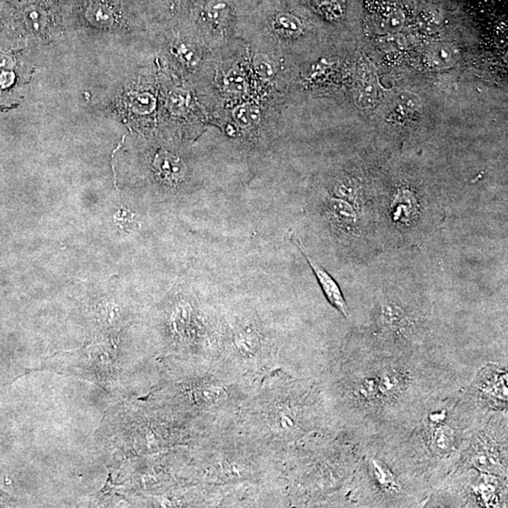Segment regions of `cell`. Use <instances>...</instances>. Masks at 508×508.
<instances>
[{
  "instance_id": "obj_1",
  "label": "cell",
  "mask_w": 508,
  "mask_h": 508,
  "mask_svg": "<svg viewBox=\"0 0 508 508\" xmlns=\"http://www.w3.org/2000/svg\"><path fill=\"white\" fill-rule=\"evenodd\" d=\"M321 208L332 234L342 242L361 243L369 235L370 223L346 201L326 197Z\"/></svg>"
},
{
  "instance_id": "obj_2",
  "label": "cell",
  "mask_w": 508,
  "mask_h": 508,
  "mask_svg": "<svg viewBox=\"0 0 508 508\" xmlns=\"http://www.w3.org/2000/svg\"><path fill=\"white\" fill-rule=\"evenodd\" d=\"M290 239L294 242L297 248L300 249L301 254H303L304 258H305L309 266H311L312 272L317 278L318 283L322 289L324 295L329 303L334 307L335 309L338 310L344 317H349V310L347 307L346 300H344L343 293L337 281L332 278V275L317 262L314 258L311 256L307 252L305 246L300 238L295 237L294 234L290 232Z\"/></svg>"
},
{
  "instance_id": "obj_3",
  "label": "cell",
  "mask_w": 508,
  "mask_h": 508,
  "mask_svg": "<svg viewBox=\"0 0 508 508\" xmlns=\"http://www.w3.org/2000/svg\"><path fill=\"white\" fill-rule=\"evenodd\" d=\"M262 332L254 322L242 321L232 328L230 340L232 349L243 357L252 358L262 346Z\"/></svg>"
},
{
  "instance_id": "obj_4",
  "label": "cell",
  "mask_w": 508,
  "mask_h": 508,
  "mask_svg": "<svg viewBox=\"0 0 508 508\" xmlns=\"http://www.w3.org/2000/svg\"><path fill=\"white\" fill-rule=\"evenodd\" d=\"M154 167L162 180L171 184L180 183L186 172V167L183 160L168 152H162L157 154Z\"/></svg>"
},
{
  "instance_id": "obj_5",
  "label": "cell",
  "mask_w": 508,
  "mask_h": 508,
  "mask_svg": "<svg viewBox=\"0 0 508 508\" xmlns=\"http://www.w3.org/2000/svg\"><path fill=\"white\" fill-rule=\"evenodd\" d=\"M86 18L94 27L111 28L114 24L113 9L103 3H94L87 9Z\"/></svg>"
},
{
  "instance_id": "obj_6",
  "label": "cell",
  "mask_w": 508,
  "mask_h": 508,
  "mask_svg": "<svg viewBox=\"0 0 508 508\" xmlns=\"http://www.w3.org/2000/svg\"><path fill=\"white\" fill-rule=\"evenodd\" d=\"M232 118L241 128L251 129L260 123L261 113L257 106L247 103L237 106L232 111Z\"/></svg>"
},
{
  "instance_id": "obj_7",
  "label": "cell",
  "mask_w": 508,
  "mask_h": 508,
  "mask_svg": "<svg viewBox=\"0 0 508 508\" xmlns=\"http://www.w3.org/2000/svg\"><path fill=\"white\" fill-rule=\"evenodd\" d=\"M23 21L28 30L33 33H41L47 28L48 17L44 9L39 6H30L23 13Z\"/></svg>"
},
{
  "instance_id": "obj_8",
  "label": "cell",
  "mask_w": 508,
  "mask_h": 508,
  "mask_svg": "<svg viewBox=\"0 0 508 508\" xmlns=\"http://www.w3.org/2000/svg\"><path fill=\"white\" fill-rule=\"evenodd\" d=\"M273 25L275 30L278 33L283 34V35H297L301 31L300 19L288 13L277 14V16L275 17Z\"/></svg>"
},
{
  "instance_id": "obj_9",
  "label": "cell",
  "mask_w": 508,
  "mask_h": 508,
  "mask_svg": "<svg viewBox=\"0 0 508 508\" xmlns=\"http://www.w3.org/2000/svg\"><path fill=\"white\" fill-rule=\"evenodd\" d=\"M455 434L451 427L447 426L438 427L433 432L432 446L436 451L444 453L452 449Z\"/></svg>"
},
{
  "instance_id": "obj_10",
  "label": "cell",
  "mask_w": 508,
  "mask_h": 508,
  "mask_svg": "<svg viewBox=\"0 0 508 508\" xmlns=\"http://www.w3.org/2000/svg\"><path fill=\"white\" fill-rule=\"evenodd\" d=\"M431 62L433 64L440 68L449 67L456 62L458 54V50L453 48L452 45H437L432 50Z\"/></svg>"
},
{
  "instance_id": "obj_11",
  "label": "cell",
  "mask_w": 508,
  "mask_h": 508,
  "mask_svg": "<svg viewBox=\"0 0 508 508\" xmlns=\"http://www.w3.org/2000/svg\"><path fill=\"white\" fill-rule=\"evenodd\" d=\"M189 94L183 89H174L169 93L167 99V106L169 111L174 115H183L188 110Z\"/></svg>"
},
{
  "instance_id": "obj_12",
  "label": "cell",
  "mask_w": 508,
  "mask_h": 508,
  "mask_svg": "<svg viewBox=\"0 0 508 508\" xmlns=\"http://www.w3.org/2000/svg\"><path fill=\"white\" fill-rule=\"evenodd\" d=\"M472 461L476 468L486 472H493L499 466L497 456L489 448L478 449L473 453Z\"/></svg>"
},
{
  "instance_id": "obj_13",
  "label": "cell",
  "mask_w": 508,
  "mask_h": 508,
  "mask_svg": "<svg viewBox=\"0 0 508 508\" xmlns=\"http://www.w3.org/2000/svg\"><path fill=\"white\" fill-rule=\"evenodd\" d=\"M372 470L378 485L385 490H395L397 487L394 475L391 470L378 461L372 462Z\"/></svg>"
},
{
  "instance_id": "obj_14",
  "label": "cell",
  "mask_w": 508,
  "mask_h": 508,
  "mask_svg": "<svg viewBox=\"0 0 508 508\" xmlns=\"http://www.w3.org/2000/svg\"><path fill=\"white\" fill-rule=\"evenodd\" d=\"M206 16L214 25L222 24L229 13L228 3L225 0H210L206 6Z\"/></svg>"
},
{
  "instance_id": "obj_15",
  "label": "cell",
  "mask_w": 508,
  "mask_h": 508,
  "mask_svg": "<svg viewBox=\"0 0 508 508\" xmlns=\"http://www.w3.org/2000/svg\"><path fill=\"white\" fill-rule=\"evenodd\" d=\"M377 385L378 394L385 396V397H392V396L398 395L400 391L402 380L397 376L389 373L378 380Z\"/></svg>"
},
{
  "instance_id": "obj_16",
  "label": "cell",
  "mask_w": 508,
  "mask_h": 508,
  "mask_svg": "<svg viewBox=\"0 0 508 508\" xmlns=\"http://www.w3.org/2000/svg\"><path fill=\"white\" fill-rule=\"evenodd\" d=\"M223 85L227 91L231 94H239L246 91V80L240 71L231 70L227 73L223 79Z\"/></svg>"
},
{
  "instance_id": "obj_17",
  "label": "cell",
  "mask_w": 508,
  "mask_h": 508,
  "mask_svg": "<svg viewBox=\"0 0 508 508\" xmlns=\"http://www.w3.org/2000/svg\"><path fill=\"white\" fill-rule=\"evenodd\" d=\"M255 71L264 80H271L275 76L273 63L265 55H256L254 60Z\"/></svg>"
},
{
  "instance_id": "obj_18",
  "label": "cell",
  "mask_w": 508,
  "mask_h": 508,
  "mask_svg": "<svg viewBox=\"0 0 508 508\" xmlns=\"http://www.w3.org/2000/svg\"><path fill=\"white\" fill-rule=\"evenodd\" d=\"M176 53L179 56L182 62L186 63V64L194 65V63L197 62L198 54L193 45L188 44V43H183V44L178 45L176 47Z\"/></svg>"
},
{
  "instance_id": "obj_19",
  "label": "cell",
  "mask_w": 508,
  "mask_h": 508,
  "mask_svg": "<svg viewBox=\"0 0 508 508\" xmlns=\"http://www.w3.org/2000/svg\"><path fill=\"white\" fill-rule=\"evenodd\" d=\"M318 7L329 16H340L342 9L339 0H315Z\"/></svg>"
},
{
  "instance_id": "obj_20",
  "label": "cell",
  "mask_w": 508,
  "mask_h": 508,
  "mask_svg": "<svg viewBox=\"0 0 508 508\" xmlns=\"http://www.w3.org/2000/svg\"><path fill=\"white\" fill-rule=\"evenodd\" d=\"M476 493L483 499L484 504L489 507L495 499V487L492 484H480L476 487Z\"/></svg>"
},
{
  "instance_id": "obj_21",
  "label": "cell",
  "mask_w": 508,
  "mask_h": 508,
  "mask_svg": "<svg viewBox=\"0 0 508 508\" xmlns=\"http://www.w3.org/2000/svg\"><path fill=\"white\" fill-rule=\"evenodd\" d=\"M154 105V99L147 94H140L134 101L135 108L140 113H150Z\"/></svg>"
},
{
  "instance_id": "obj_22",
  "label": "cell",
  "mask_w": 508,
  "mask_h": 508,
  "mask_svg": "<svg viewBox=\"0 0 508 508\" xmlns=\"http://www.w3.org/2000/svg\"><path fill=\"white\" fill-rule=\"evenodd\" d=\"M404 23V16L401 11H393L388 19L389 28L392 30L397 31L402 28Z\"/></svg>"
},
{
  "instance_id": "obj_23",
  "label": "cell",
  "mask_w": 508,
  "mask_h": 508,
  "mask_svg": "<svg viewBox=\"0 0 508 508\" xmlns=\"http://www.w3.org/2000/svg\"><path fill=\"white\" fill-rule=\"evenodd\" d=\"M400 101L402 104L406 106L407 108H412V110H414L419 106L417 97L413 94L407 93V91L400 94Z\"/></svg>"
}]
</instances>
